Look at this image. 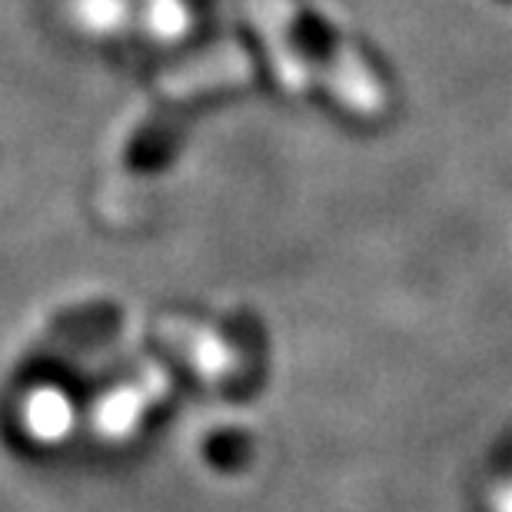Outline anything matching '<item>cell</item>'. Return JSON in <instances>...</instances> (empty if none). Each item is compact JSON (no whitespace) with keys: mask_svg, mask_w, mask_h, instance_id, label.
Returning a JSON list of instances; mask_svg holds the SVG:
<instances>
[{"mask_svg":"<svg viewBox=\"0 0 512 512\" xmlns=\"http://www.w3.org/2000/svg\"><path fill=\"white\" fill-rule=\"evenodd\" d=\"M290 44L296 60L310 74V67L323 77V84L343 100L346 107H353L356 114L376 117L383 110V90L370 70L363 67L360 54L333 34L323 20L290 14Z\"/></svg>","mask_w":512,"mask_h":512,"instance_id":"obj_1","label":"cell"},{"mask_svg":"<svg viewBox=\"0 0 512 512\" xmlns=\"http://www.w3.org/2000/svg\"><path fill=\"white\" fill-rule=\"evenodd\" d=\"M150 14H153V27L160 30L163 37H177L183 27H187V10H183V0H150Z\"/></svg>","mask_w":512,"mask_h":512,"instance_id":"obj_2","label":"cell"},{"mask_svg":"<svg viewBox=\"0 0 512 512\" xmlns=\"http://www.w3.org/2000/svg\"><path fill=\"white\" fill-rule=\"evenodd\" d=\"M503 4H512V0H503Z\"/></svg>","mask_w":512,"mask_h":512,"instance_id":"obj_3","label":"cell"}]
</instances>
